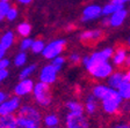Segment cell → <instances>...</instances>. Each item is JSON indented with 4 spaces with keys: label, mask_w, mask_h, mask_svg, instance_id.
<instances>
[{
    "label": "cell",
    "mask_w": 130,
    "mask_h": 128,
    "mask_svg": "<svg viewBox=\"0 0 130 128\" xmlns=\"http://www.w3.org/2000/svg\"><path fill=\"white\" fill-rule=\"evenodd\" d=\"M101 109L108 115H115L121 112L122 105H123V98L120 96V93L115 89H109L106 93V96L101 99Z\"/></svg>",
    "instance_id": "6da1fadb"
},
{
    "label": "cell",
    "mask_w": 130,
    "mask_h": 128,
    "mask_svg": "<svg viewBox=\"0 0 130 128\" xmlns=\"http://www.w3.org/2000/svg\"><path fill=\"white\" fill-rule=\"evenodd\" d=\"M114 54V48L113 47H105L100 51H95L92 54L86 56L83 58V65L86 68L87 70L89 68H92L93 66L98 64H101V62L105 61H109L111 58H113Z\"/></svg>",
    "instance_id": "7a4b0ae2"
},
{
    "label": "cell",
    "mask_w": 130,
    "mask_h": 128,
    "mask_svg": "<svg viewBox=\"0 0 130 128\" xmlns=\"http://www.w3.org/2000/svg\"><path fill=\"white\" fill-rule=\"evenodd\" d=\"M32 95H34V99L40 106H49L51 104L52 96H51V90H50V85L43 82H38L35 84L34 90H32Z\"/></svg>",
    "instance_id": "3957f363"
},
{
    "label": "cell",
    "mask_w": 130,
    "mask_h": 128,
    "mask_svg": "<svg viewBox=\"0 0 130 128\" xmlns=\"http://www.w3.org/2000/svg\"><path fill=\"white\" fill-rule=\"evenodd\" d=\"M87 72L89 73L92 78L96 79V80H105V79L107 80L114 73V65L110 64L109 61H105L93 66Z\"/></svg>",
    "instance_id": "277c9868"
},
{
    "label": "cell",
    "mask_w": 130,
    "mask_h": 128,
    "mask_svg": "<svg viewBox=\"0 0 130 128\" xmlns=\"http://www.w3.org/2000/svg\"><path fill=\"white\" fill-rule=\"evenodd\" d=\"M65 45H66V42L64 39H56L50 42L49 44L45 45V48L42 52V56L44 57L48 60H52L56 57H58L65 48Z\"/></svg>",
    "instance_id": "5b68a950"
},
{
    "label": "cell",
    "mask_w": 130,
    "mask_h": 128,
    "mask_svg": "<svg viewBox=\"0 0 130 128\" xmlns=\"http://www.w3.org/2000/svg\"><path fill=\"white\" fill-rule=\"evenodd\" d=\"M65 127L66 128H89V122L84 113L69 112L65 115Z\"/></svg>",
    "instance_id": "8992f818"
},
{
    "label": "cell",
    "mask_w": 130,
    "mask_h": 128,
    "mask_svg": "<svg viewBox=\"0 0 130 128\" xmlns=\"http://www.w3.org/2000/svg\"><path fill=\"white\" fill-rule=\"evenodd\" d=\"M18 117L32 121V122L37 123V125H40L41 121H43L40 110L36 109L32 105H22L19 109V111H18Z\"/></svg>",
    "instance_id": "52a82bcc"
},
{
    "label": "cell",
    "mask_w": 130,
    "mask_h": 128,
    "mask_svg": "<svg viewBox=\"0 0 130 128\" xmlns=\"http://www.w3.org/2000/svg\"><path fill=\"white\" fill-rule=\"evenodd\" d=\"M21 107V99L19 96H14L7 98L0 105V115H11L19 111Z\"/></svg>",
    "instance_id": "ba28073f"
},
{
    "label": "cell",
    "mask_w": 130,
    "mask_h": 128,
    "mask_svg": "<svg viewBox=\"0 0 130 128\" xmlns=\"http://www.w3.org/2000/svg\"><path fill=\"white\" fill-rule=\"evenodd\" d=\"M102 15V7L99 5H88L84 8L83 14H81V21L83 22H89L99 19Z\"/></svg>",
    "instance_id": "9c48e42d"
},
{
    "label": "cell",
    "mask_w": 130,
    "mask_h": 128,
    "mask_svg": "<svg viewBox=\"0 0 130 128\" xmlns=\"http://www.w3.org/2000/svg\"><path fill=\"white\" fill-rule=\"evenodd\" d=\"M103 37V31L101 29H92V30H86V31L80 34V40L81 43H84L86 45H91V44H95Z\"/></svg>",
    "instance_id": "30bf717a"
},
{
    "label": "cell",
    "mask_w": 130,
    "mask_h": 128,
    "mask_svg": "<svg viewBox=\"0 0 130 128\" xmlns=\"http://www.w3.org/2000/svg\"><path fill=\"white\" fill-rule=\"evenodd\" d=\"M57 73L58 70L55 68L54 65H46L44 66L42 69H41L40 73V81L43 83H46V84H52V83L56 82L57 80Z\"/></svg>",
    "instance_id": "8fae6325"
},
{
    "label": "cell",
    "mask_w": 130,
    "mask_h": 128,
    "mask_svg": "<svg viewBox=\"0 0 130 128\" xmlns=\"http://www.w3.org/2000/svg\"><path fill=\"white\" fill-rule=\"evenodd\" d=\"M34 81L30 80V79H24V80H20V82L16 84V87L14 88V93L15 96H27L29 93L32 92L34 90Z\"/></svg>",
    "instance_id": "7c38bea8"
},
{
    "label": "cell",
    "mask_w": 130,
    "mask_h": 128,
    "mask_svg": "<svg viewBox=\"0 0 130 128\" xmlns=\"http://www.w3.org/2000/svg\"><path fill=\"white\" fill-rule=\"evenodd\" d=\"M127 80L125 79V72H122V70H116V72H114L113 74L109 76L108 79H107V85L108 87H110L111 89H115V90H117V89L121 87L123 83H124V81Z\"/></svg>",
    "instance_id": "4fadbf2b"
},
{
    "label": "cell",
    "mask_w": 130,
    "mask_h": 128,
    "mask_svg": "<svg viewBox=\"0 0 130 128\" xmlns=\"http://www.w3.org/2000/svg\"><path fill=\"white\" fill-rule=\"evenodd\" d=\"M128 16V12L125 8H121L119 11H116L114 14H111L109 17V27L111 28H117L123 24Z\"/></svg>",
    "instance_id": "5bb4252c"
},
{
    "label": "cell",
    "mask_w": 130,
    "mask_h": 128,
    "mask_svg": "<svg viewBox=\"0 0 130 128\" xmlns=\"http://www.w3.org/2000/svg\"><path fill=\"white\" fill-rule=\"evenodd\" d=\"M128 54L129 53H128V50L125 47H123V46L117 47L116 50L114 51L113 58H111V64H113L114 66H116V67L124 66Z\"/></svg>",
    "instance_id": "9a60e30c"
},
{
    "label": "cell",
    "mask_w": 130,
    "mask_h": 128,
    "mask_svg": "<svg viewBox=\"0 0 130 128\" xmlns=\"http://www.w3.org/2000/svg\"><path fill=\"white\" fill-rule=\"evenodd\" d=\"M84 106H85V111H86V113H88L89 115L94 114V113L98 111V107H99V104H98V99L95 98L94 96H93L92 92H91L88 96L86 97Z\"/></svg>",
    "instance_id": "2e32d148"
},
{
    "label": "cell",
    "mask_w": 130,
    "mask_h": 128,
    "mask_svg": "<svg viewBox=\"0 0 130 128\" xmlns=\"http://www.w3.org/2000/svg\"><path fill=\"white\" fill-rule=\"evenodd\" d=\"M11 128H40V125L27 120V119H23V118L16 117L15 122L13 123Z\"/></svg>",
    "instance_id": "e0dca14e"
},
{
    "label": "cell",
    "mask_w": 130,
    "mask_h": 128,
    "mask_svg": "<svg viewBox=\"0 0 130 128\" xmlns=\"http://www.w3.org/2000/svg\"><path fill=\"white\" fill-rule=\"evenodd\" d=\"M109 89H110V87H108L107 84H96L93 87L92 93L98 100H101L106 96V93L109 91Z\"/></svg>",
    "instance_id": "ac0fdd59"
},
{
    "label": "cell",
    "mask_w": 130,
    "mask_h": 128,
    "mask_svg": "<svg viewBox=\"0 0 130 128\" xmlns=\"http://www.w3.org/2000/svg\"><path fill=\"white\" fill-rule=\"evenodd\" d=\"M65 107L69 110V112H72V113H84L85 112L84 105L81 104V103H79L78 100H74V99H71V100L66 101Z\"/></svg>",
    "instance_id": "d6986e66"
},
{
    "label": "cell",
    "mask_w": 130,
    "mask_h": 128,
    "mask_svg": "<svg viewBox=\"0 0 130 128\" xmlns=\"http://www.w3.org/2000/svg\"><path fill=\"white\" fill-rule=\"evenodd\" d=\"M14 39H15V36H14L13 31H9V30H8V31H6L5 34L0 37V44H1L6 50H8V48L14 44Z\"/></svg>",
    "instance_id": "ffe728a7"
},
{
    "label": "cell",
    "mask_w": 130,
    "mask_h": 128,
    "mask_svg": "<svg viewBox=\"0 0 130 128\" xmlns=\"http://www.w3.org/2000/svg\"><path fill=\"white\" fill-rule=\"evenodd\" d=\"M121 8H124V6L117 5V4L110 1L109 4H106V5L102 7V15L103 16H110L111 14H114L116 11L121 9Z\"/></svg>",
    "instance_id": "44dd1931"
},
{
    "label": "cell",
    "mask_w": 130,
    "mask_h": 128,
    "mask_svg": "<svg viewBox=\"0 0 130 128\" xmlns=\"http://www.w3.org/2000/svg\"><path fill=\"white\" fill-rule=\"evenodd\" d=\"M58 123H59V118L56 114H54V113L46 114L43 118V125L48 128H55L58 126Z\"/></svg>",
    "instance_id": "7402d4cb"
},
{
    "label": "cell",
    "mask_w": 130,
    "mask_h": 128,
    "mask_svg": "<svg viewBox=\"0 0 130 128\" xmlns=\"http://www.w3.org/2000/svg\"><path fill=\"white\" fill-rule=\"evenodd\" d=\"M117 91L123 100H130V81L125 80L124 83L117 89Z\"/></svg>",
    "instance_id": "603a6c76"
},
{
    "label": "cell",
    "mask_w": 130,
    "mask_h": 128,
    "mask_svg": "<svg viewBox=\"0 0 130 128\" xmlns=\"http://www.w3.org/2000/svg\"><path fill=\"white\" fill-rule=\"evenodd\" d=\"M16 117L11 115H0V128H11L15 122Z\"/></svg>",
    "instance_id": "cb8c5ba5"
},
{
    "label": "cell",
    "mask_w": 130,
    "mask_h": 128,
    "mask_svg": "<svg viewBox=\"0 0 130 128\" xmlns=\"http://www.w3.org/2000/svg\"><path fill=\"white\" fill-rule=\"evenodd\" d=\"M16 30H18V34H19L20 36L26 38V37H28V36L30 35V32H31V25H30L29 23H27V22H22V23H20L19 25H18Z\"/></svg>",
    "instance_id": "d4e9b609"
},
{
    "label": "cell",
    "mask_w": 130,
    "mask_h": 128,
    "mask_svg": "<svg viewBox=\"0 0 130 128\" xmlns=\"http://www.w3.org/2000/svg\"><path fill=\"white\" fill-rule=\"evenodd\" d=\"M11 4L9 1H0V22L7 17V14L11 9Z\"/></svg>",
    "instance_id": "484cf974"
},
{
    "label": "cell",
    "mask_w": 130,
    "mask_h": 128,
    "mask_svg": "<svg viewBox=\"0 0 130 128\" xmlns=\"http://www.w3.org/2000/svg\"><path fill=\"white\" fill-rule=\"evenodd\" d=\"M36 70V65H29V66L24 67L20 73V80H24V79H29L30 75L34 74Z\"/></svg>",
    "instance_id": "4316f807"
},
{
    "label": "cell",
    "mask_w": 130,
    "mask_h": 128,
    "mask_svg": "<svg viewBox=\"0 0 130 128\" xmlns=\"http://www.w3.org/2000/svg\"><path fill=\"white\" fill-rule=\"evenodd\" d=\"M44 48H45V44H44L43 40H41V39H36L34 40V43H32V46L30 50L32 51V53H42L44 51Z\"/></svg>",
    "instance_id": "83f0119b"
},
{
    "label": "cell",
    "mask_w": 130,
    "mask_h": 128,
    "mask_svg": "<svg viewBox=\"0 0 130 128\" xmlns=\"http://www.w3.org/2000/svg\"><path fill=\"white\" fill-rule=\"evenodd\" d=\"M27 62V54L24 53L23 51H21L20 53H18L14 58V65L16 67H21Z\"/></svg>",
    "instance_id": "f1b7e54d"
},
{
    "label": "cell",
    "mask_w": 130,
    "mask_h": 128,
    "mask_svg": "<svg viewBox=\"0 0 130 128\" xmlns=\"http://www.w3.org/2000/svg\"><path fill=\"white\" fill-rule=\"evenodd\" d=\"M65 61H66V59H65L64 57L58 56V57H56L55 59H52L51 60V65H54L55 68L59 72V70L62 69V67L65 65Z\"/></svg>",
    "instance_id": "f546056e"
},
{
    "label": "cell",
    "mask_w": 130,
    "mask_h": 128,
    "mask_svg": "<svg viewBox=\"0 0 130 128\" xmlns=\"http://www.w3.org/2000/svg\"><path fill=\"white\" fill-rule=\"evenodd\" d=\"M32 43H34V40H32L31 38L26 37L24 39H22L21 43H20V50L24 52V51H27V50H29V48H31Z\"/></svg>",
    "instance_id": "4dcf8cb0"
},
{
    "label": "cell",
    "mask_w": 130,
    "mask_h": 128,
    "mask_svg": "<svg viewBox=\"0 0 130 128\" xmlns=\"http://www.w3.org/2000/svg\"><path fill=\"white\" fill-rule=\"evenodd\" d=\"M18 14H19V12H18V8H15L14 6H12L11 9H9V12H8L7 14V17H6V20L7 21H14V20L18 17Z\"/></svg>",
    "instance_id": "1f68e13d"
},
{
    "label": "cell",
    "mask_w": 130,
    "mask_h": 128,
    "mask_svg": "<svg viewBox=\"0 0 130 128\" xmlns=\"http://www.w3.org/2000/svg\"><path fill=\"white\" fill-rule=\"evenodd\" d=\"M69 61H70L72 65H77L80 61H83V59H81V57L79 53H71L70 56H69Z\"/></svg>",
    "instance_id": "d6a6232c"
},
{
    "label": "cell",
    "mask_w": 130,
    "mask_h": 128,
    "mask_svg": "<svg viewBox=\"0 0 130 128\" xmlns=\"http://www.w3.org/2000/svg\"><path fill=\"white\" fill-rule=\"evenodd\" d=\"M109 128H130V126L128 121H117V122L113 123Z\"/></svg>",
    "instance_id": "836d02e7"
},
{
    "label": "cell",
    "mask_w": 130,
    "mask_h": 128,
    "mask_svg": "<svg viewBox=\"0 0 130 128\" xmlns=\"http://www.w3.org/2000/svg\"><path fill=\"white\" fill-rule=\"evenodd\" d=\"M9 64H11V62H9L8 59H6V58L1 59V60H0V69H7Z\"/></svg>",
    "instance_id": "e575fe53"
},
{
    "label": "cell",
    "mask_w": 130,
    "mask_h": 128,
    "mask_svg": "<svg viewBox=\"0 0 130 128\" xmlns=\"http://www.w3.org/2000/svg\"><path fill=\"white\" fill-rule=\"evenodd\" d=\"M7 76H8V70L7 69H0V83L3 82Z\"/></svg>",
    "instance_id": "d590c367"
},
{
    "label": "cell",
    "mask_w": 130,
    "mask_h": 128,
    "mask_svg": "<svg viewBox=\"0 0 130 128\" xmlns=\"http://www.w3.org/2000/svg\"><path fill=\"white\" fill-rule=\"evenodd\" d=\"M7 97H8V96H7V93L4 92L3 90H0V105L3 104L4 101H5L6 99H7Z\"/></svg>",
    "instance_id": "8d00e7d4"
},
{
    "label": "cell",
    "mask_w": 130,
    "mask_h": 128,
    "mask_svg": "<svg viewBox=\"0 0 130 128\" xmlns=\"http://www.w3.org/2000/svg\"><path fill=\"white\" fill-rule=\"evenodd\" d=\"M6 48L4 47L3 45H1V44H0V60H1V59H4L5 58V54H6Z\"/></svg>",
    "instance_id": "74e56055"
},
{
    "label": "cell",
    "mask_w": 130,
    "mask_h": 128,
    "mask_svg": "<svg viewBox=\"0 0 130 128\" xmlns=\"http://www.w3.org/2000/svg\"><path fill=\"white\" fill-rule=\"evenodd\" d=\"M113 3H115V4H117V5H122V6H124V4L125 3H128L129 0H111Z\"/></svg>",
    "instance_id": "f35d334b"
},
{
    "label": "cell",
    "mask_w": 130,
    "mask_h": 128,
    "mask_svg": "<svg viewBox=\"0 0 130 128\" xmlns=\"http://www.w3.org/2000/svg\"><path fill=\"white\" fill-rule=\"evenodd\" d=\"M16 1L19 4H21V5H29L32 0H16Z\"/></svg>",
    "instance_id": "ab89813d"
},
{
    "label": "cell",
    "mask_w": 130,
    "mask_h": 128,
    "mask_svg": "<svg viewBox=\"0 0 130 128\" xmlns=\"http://www.w3.org/2000/svg\"><path fill=\"white\" fill-rule=\"evenodd\" d=\"M124 67H127V68H130V53L128 54V57H127V60H125Z\"/></svg>",
    "instance_id": "60d3db41"
},
{
    "label": "cell",
    "mask_w": 130,
    "mask_h": 128,
    "mask_svg": "<svg viewBox=\"0 0 130 128\" xmlns=\"http://www.w3.org/2000/svg\"><path fill=\"white\" fill-rule=\"evenodd\" d=\"M125 79L130 81V68H127V70H125Z\"/></svg>",
    "instance_id": "b9f144b4"
},
{
    "label": "cell",
    "mask_w": 130,
    "mask_h": 128,
    "mask_svg": "<svg viewBox=\"0 0 130 128\" xmlns=\"http://www.w3.org/2000/svg\"><path fill=\"white\" fill-rule=\"evenodd\" d=\"M128 45H129V47H130V38L128 39Z\"/></svg>",
    "instance_id": "7bdbcfd3"
},
{
    "label": "cell",
    "mask_w": 130,
    "mask_h": 128,
    "mask_svg": "<svg viewBox=\"0 0 130 128\" xmlns=\"http://www.w3.org/2000/svg\"><path fill=\"white\" fill-rule=\"evenodd\" d=\"M0 1H9V0H0Z\"/></svg>",
    "instance_id": "ee69618b"
},
{
    "label": "cell",
    "mask_w": 130,
    "mask_h": 128,
    "mask_svg": "<svg viewBox=\"0 0 130 128\" xmlns=\"http://www.w3.org/2000/svg\"><path fill=\"white\" fill-rule=\"evenodd\" d=\"M128 122H129V126H130V120H129V121H128Z\"/></svg>",
    "instance_id": "f6af8a7d"
},
{
    "label": "cell",
    "mask_w": 130,
    "mask_h": 128,
    "mask_svg": "<svg viewBox=\"0 0 130 128\" xmlns=\"http://www.w3.org/2000/svg\"><path fill=\"white\" fill-rule=\"evenodd\" d=\"M55 128H57V127H55Z\"/></svg>",
    "instance_id": "bcb514c9"
},
{
    "label": "cell",
    "mask_w": 130,
    "mask_h": 128,
    "mask_svg": "<svg viewBox=\"0 0 130 128\" xmlns=\"http://www.w3.org/2000/svg\"><path fill=\"white\" fill-rule=\"evenodd\" d=\"M129 1H130V0H129Z\"/></svg>",
    "instance_id": "7dc6e473"
}]
</instances>
